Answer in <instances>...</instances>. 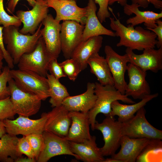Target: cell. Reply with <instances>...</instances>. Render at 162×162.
<instances>
[{
  "label": "cell",
  "instance_id": "cell-13",
  "mask_svg": "<svg viewBox=\"0 0 162 162\" xmlns=\"http://www.w3.org/2000/svg\"><path fill=\"white\" fill-rule=\"evenodd\" d=\"M60 36L61 51L66 59L71 58L74 50L82 41L84 25L74 20L63 21Z\"/></svg>",
  "mask_w": 162,
  "mask_h": 162
},
{
  "label": "cell",
  "instance_id": "cell-35",
  "mask_svg": "<svg viewBox=\"0 0 162 162\" xmlns=\"http://www.w3.org/2000/svg\"><path fill=\"white\" fill-rule=\"evenodd\" d=\"M15 112L10 99V96L0 100V120L12 119Z\"/></svg>",
  "mask_w": 162,
  "mask_h": 162
},
{
  "label": "cell",
  "instance_id": "cell-41",
  "mask_svg": "<svg viewBox=\"0 0 162 162\" xmlns=\"http://www.w3.org/2000/svg\"><path fill=\"white\" fill-rule=\"evenodd\" d=\"M157 26L154 28H146L154 32L157 36V43L156 45L159 48L162 47V21L160 19L156 21Z\"/></svg>",
  "mask_w": 162,
  "mask_h": 162
},
{
  "label": "cell",
  "instance_id": "cell-45",
  "mask_svg": "<svg viewBox=\"0 0 162 162\" xmlns=\"http://www.w3.org/2000/svg\"><path fill=\"white\" fill-rule=\"evenodd\" d=\"M117 2L121 6H124L127 3V0H109V5H111L114 3Z\"/></svg>",
  "mask_w": 162,
  "mask_h": 162
},
{
  "label": "cell",
  "instance_id": "cell-5",
  "mask_svg": "<svg viewBox=\"0 0 162 162\" xmlns=\"http://www.w3.org/2000/svg\"><path fill=\"white\" fill-rule=\"evenodd\" d=\"M144 107L128 121L122 123L121 135L133 138H147L162 139V131L152 126L147 120Z\"/></svg>",
  "mask_w": 162,
  "mask_h": 162
},
{
  "label": "cell",
  "instance_id": "cell-21",
  "mask_svg": "<svg viewBox=\"0 0 162 162\" xmlns=\"http://www.w3.org/2000/svg\"><path fill=\"white\" fill-rule=\"evenodd\" d=\"M95 86V83L88 82L85 92L77 95H70L64 100L62 105L69 111L88 113L94 106L97 99Z\"/></svg>",
  "mask_w": 162,
  "mask_h": 162
},
{
  "label": "cell",
  "instance_id": "cell-3",
  "mask_svg": "<svg viewBox=\"0 0 162 162\" xmlns=\"http://www.w3.org/2000/svg\"><path fill=\"white\" fill-rule=\"evenodd\" d=\"M94 93L97 99L93 107L88 112L92 130H94L97 116L100 113L106 116H110L112 109V103L116 100H120L124 103L133 104L135 102L127 96L122 94L114 85L104 86L99 82L95 83Z\"/></svg>",
  "mask_w": 162,
  "mask_h": 162
},
{
  "label": "cell",
  "instance_id": "cell-44",
  "mask_svg": "<svg viewBox=\"0 0 162 162\" xmlns=\"http://www.w3.org/2000/svg\"><path fill=\"white\" fill-rule=\"evenodd\" d=\"M6 133V128L3 121L0 120V138Z\"/></svg>",
  "mask_w": 162,
  "mask_h": 162
},
{
  "label": "cell",
  "instance_id": "cell-22",
  "mask_svg": "<svg viewBox=\"0 0 162 162\" xmlns=\"http://www.w3.org/2000/svg\"><path fill=\"white\" fill-rule=\"evenodd\" d=\"M86 8L87 14L82 41L92 37L101 35L116 37L114 32L104 27L98 19L96 13L97 7L94 0H88Z\"/></svg>",
  "mask_w": 162,
  "mask_h": 162
},
{
  "label": "cell",
  "instance_id": "cell-8",
  "mask_svg": "<svg viewBox=\"0 0 162 162\" xmlns=\"http://www.w3.org/2000/svg\"><path fill=\"white\" fill-rule=\"evenodd\" d=\"M122 122L116 120L114 117L110 116H106L101 123L96 121L94 129L101 132L104 142L103 146L100 148L103 156H111L115 153L119 147L122 136Z\"/></svg>",
  "mask_w": 162,
  "mask_h": 162
},
{
  "label": "cell",
  "instance_id": "cell-14",
  "mask_svg": "<svg viewBox=\"0 0 162 162\" xmlns=\"http://www.w3.org/2000/svg\"><path fill=\"white\" fill-rule=\"evenodd\" d=\"M42 23L44 27L41 29V37L46 50L52 59L57 58L61 51L60 22L48 14Z\"/></svg>",
  "mask_w": 162,
  "mask_h": 162
},
{
  "label": "cell",
  "instance_id": "cell-4",
  "mask_svg": "<svg viewBox=\"0 0 162 162\" xmlns=\"http://www.w3.org/2000/svg\"><path fill=\"white\" fill-rule=\"evenodd\" d=\"M11 78L22 90L34 94L42 100L49 97V85L46 77L35 72L19 69L10 70Z\"/></svg>",
  "mask_w": 162,
  "mask_h": 162
},
{
  "label": "cell",
  "instance_id": "cell-34",
  "mask_svg": "<svg viewBox=\"0 0 162 162\" xmlns=\"http://www.w3.org/2000/svg\"><path fill=\"white\" fill-rule=\"evenodd\" d=\"M25 136L32 147L37 161L44 145L42 134H32Z\"/></svg>",
  "mask_w": 162,
  "mask_h": 162
},
{
  "label": "cell",
  "instance_id": "cell-26",
  "mask_svg": "<svg viewBox=\"0 0 162 162\" xmlns=\"http://www.w3.org/2000/svg\"><path fill=\"white\" fill-rule=\"evenodd\" d=\"M158 95V93L150 94L145 96L139 102L131 105L122 104L118 100H115L111 104L112 111L110 116L114 117L117 116L119 122L122 123L127 122L133 118L134 114L148 102Z\"/></svg>",
  "mask_w": 162,
  "mask_h": 162
},
{
  "label": "cell",
  "instance_id": "cell-33",
  "mask_svg": "<svg viewBox=\"0 0 162 162\" xmlns=\"http://www.w3.org/2000/svg\"><path fill=\"white\" fill-rule=\"evenodd\" d=\"M4 0H0V25L4 27L13 25L19 27L22 22L16 16L8 14L4 9Z\"/></svg>",
  "mask_w": 162,
  "mask_h": 162
},
{
  "label": "cell",
  "instance_id": "cell-17",
  "mask_svg": "<svg viewBox=\"0 0 162 162\" xmlns=\"http://www.w3.org/2000/svg\"><path fill=\"white\" fill-rule=\"evenodd\" d=\"M143 50L142 54L138 55L132 49L127 48L125 52L128 56L129 63L146 71L149 70L156 73L161 70L162 47L157 50L149 48Z\"/></svg>",
  "mask_w": 162,
  "mask_h": 162
},
{
  "label": "cell",
  "instance_id": "cell-46",
  "mask_svg": "<svg viewBox=\"0 0 162 162\" xmlns=\"http://www.w3.org/2000/svg\"><path fill=\"white\" fill-rule=\"evenodd\" d=\"M4 59L2 52L0 48V74L1 73L3 67V60Z\"/></svg>",
  "mask_w": 162,
  "mask_h": 162
},
{
  "label": "cell",
  "instance_id": "cell-10",
  "mask_svg": "<svg viewBox=\"0 0 162 162\" xmlns=\"http://www.w3.org/2000/svg\"><path fill=\"white\" fill-rule=\"evenodd\" d=\"M42 135L44 145L37 162H47L51 158L61 155H70L79 160V157L71 151L69 141L65 138L46 131Z\"/></svg>",
  "mask_w": 162,
  "mask_h": 162
},
{
  "label": "cell",
  "instance_id": "cell-7",
  "mask_svg": "<svg viewBox=\"0 0 162 162\" xmlns=\"http://www.w3.org/2000/svg\"><path fill=\"white\" fill-rule=\"evenodd\" d=\"M51 59L41 37L34 49L23 54L17 64L19 69L31 71L46 77L48 65Z\"/></svg>",
  "mask_w": 162,
  "mask_h": 162
},
{
  "label": "cell",
  "instance_id": "cell-29",
  "mask_svg": "<svg viewBox=\"0 0 162 162\" xmlns=\"http://www.w3.org/2000/svg\"><path fill=\"white\" fill-rule=\"evenodd\" d=\"M49 85V102L52 107L58 106L62 105L64 100L70 96L66 87L52 75L48 73L46 75Z\"/></svg>",
  "mask_w": 162,
  "mask_h": 162
},
{
  "label": "cell",
  "instance_id": "cell-48",
  "mask_svg": "<svg viewBox=\"0 0 162 162\" xmlns=\"http://www.w3.org/2000/svg\"><path fill=\"white\" fill-rule=\"evenodd\" d=\"M64 0V1H70V0Z\"/></svg>",
  "mask_w": 162,
  "mask_h": 162
},
{
  "label": "cell",
  "instance_id": "cell-25",
  "mask_svg": "<svg viewBox=\"0 0 162 162\" xmlns=\"http://www.w3.org/2000/svg\"><path fill=\"white\" fill-rule=\"evenodd\" d=\"M103 39L101 35L92 37L82 41L75 48L71 58L78 61L82 70L87 67L89 57L94 54L98 53L102 47Z\"/></svg>",
  "mask_w": 162,
  "mask_h": 162
},
{
  "label": "cell",
  "instance_id": "cell-39",
  "mask_svg": "<svg viewBox=\"0 0 162 162\" xmlns=\"http://www.w3.org/2000/svg\"><path fill=\"white\" fill-rule=\"evenodd\" d=\"M3 26H0V48L2 52L4 59L7 63L8 66L10 69H13L14 65L13 59L7 51L4 44L3 37Z\"/></svg>",
  "mask_w": 162,
  "mask_h": 162
},
{
  "label": "cell",
  "instance_id": "cell-16",
  "mask_svg": "<svg viewBox=\"0 0 162 162\" xmlns=\"http://www.w3.org/2000/svg\"><path fill=\"white\" fill-rule=\"evenodd\" d=\"M127 70L129 81L125 91V95L134 99H142L151 94L149 84L146 80V71L130 63L128 64Z\"/></svg>",
  "mask_w": 162,
  "mask_h": 162
},
{
  "label": "cell",
  "instance_id": "cell-20",
  "mask_svg": "<svg viewBox=\"0 0 162 162\" xmlns=\"http://www.w3.org/2000/svg\"><path fill=\"white\" fill-rule=\"evenodd\" d=\"M71 120L68 135L65 138L68 141L80 143L90 139V125L88 113L79 111L69 112Z\"/></svg>",
  "mask_w": 162,
  "mask_h": 162
},
{
  "label": "cell",
  "instance_id": "cell-18",
  "mask_svg": "<svg viewBox=\"0 0 162 162\" xmlns=\"http://www.w3.org/2000/svg\"><path fill=\"white\" fill-rule=\"evenodd\" d=\"M68 111L62 105L54 107L45 113L46 120L44 131L65 138L68 135L71 122Z\"/></svg>",
  "mask_w": 162,
  "mask_h": 162
},
{
  "label": "cell",
  "instance_id": "cell-6",
  "mask_svg": "<svg viewBox=\"0 0 162 162\" xmlns=\"http://www.w3.org/2000/svg\"><path fill=\"white\" fill-rule=\"evenodd\" d=\"M8 83L10 92V100L16 114L28 117L38 112L42 100L38 96L21 90L12 78Z\"/></svg>",
  "mask_w": 162,
  "mask_h": 162
},
{
  "label": "cell",
  "instance_id": "cell-27",
  "mask_svg": "<svg viewBox=\"0 0 162 162\" xmlns=\"http://www.w3.org/2000/svg\"><path fill=\"white\" fill-rule=\"evenodd\" d=\"M88 65L90 68V72L97 78L99 82L102 85H114L113 78L108 63L104 57L98 53L92 55L87 61Z\"/></svg>",
  "mask_w": 162,
  "mask_h": 162
},
{
  "label": "cell",
  "instance_id": "cell-47",
  "mask_svg": "<svg viewBox=\"0 0 162 162\" xmlns=\"http://www.w3.org/2000/svg\"><path fill=\"white\" fill-rule=\"evenodd\" d=\"M103 162H121L120 160L112 158L105 159Z\"/></svg>",
  "mask_w": 162,
  "mask_h": 162
},
{
  "label": "cell",
  "instance_id": "cell-23",
  "mask_svg": "<svg viewBox=\"0 0 162 162\" xmlns=\"http://www.w3.org/2000/svg\"><path fill=\"white\" fill-rule=\"evenodd\" d=\"M96 140V137L92 136L82 142L69 141L71 151L79 157V160L85 162H103L105 158Z\"/></svg>",
  "mask_w": 162,
  "mask_h": 162
},
{
  "label": "cell",
  "instance_id": "cell-24",
  "mask_svg": "<svg viewBox=\"0 0 162 162\" xmlns=\"http://www.w3.org/2000/svg\"><path fill=\"white\" fill-rule=\"evenodd\" d=\"M138 4H126L124 6V13L130 16L133 14L135 15L134 17L129 18L126 21V23L131 26H134L143 23L146 28H154L157 26L156 21L162 17V11L157 13L149 10L142 11L139 8Z\"/></svg>",
  "mask_w": 162,
  "mask_h": 162
},
{
  "label": "cell",
  "instance_id": "cell-36",
  "mask_svg": "<svg viewBox=\"0 0 162 162\" xmlns=\"http://www.w3.org/2000/svg\"><path fill=\"white\" fill-rule=\"evenodd\" d=\"M98 4L99 8L97 15L100 22L102 23L105 21L106 18H110V14L108 10L109 0H94Z\"/></svg>",
  "mask_w": 162,
  "mask_h": 162
},
{
  "label": "cell",
  "instance_id": "cell-11",
  "mask_svg": "<svg viewBox=\"0 0 162 162\" xmlns=\"http://www.w3.org/2000/svg\"><path fill=\"white\" fill-rule=\"evenodd\" d=\"M46 120L45 113L37 119H32L28 117L19 116L16 119H6L3 120L7 133L16 136H26L32 134H42L44 131Z\"/></svg>",
  "mask_w": 162,
  "mask_h": 162
},
{
  "label": "cell",
  "instance_id": "cell-43",
  "mask_svg": "<svg viewBox=\"0 0 162 162\" xmlns=\"http://www.w3.org/2000/svg\"><path fill=\"white\" fill-rule=\"evenodd\" d=\"M36 160L34 158L27 157H23L22 156L17 158L15 162H35Z\"/></svg>",
  "mask_w": 162,
  "mask_h": 162
},
{
  "label": "cell",
  "instance_id": "cell-37",
  "mask_svg": "<svg viewBox=\"0 0 162 162\" xmlns=\"http://www.w3.org/2000/svg\"><path fill=\"white\" fill-rule=\"evenodd\" d=\"M47 69L50 74L58 80L61 78L66 77L59 63L58 62L57 58H52L50 60Z\"/></svg>",
  "mask_w": 162,
  "mask_h": 162
},
{
  "label": "cell",
  "instance_id": "cell-28",
  "mask_svg": "<svg viewBox=\"0 0 162 162\" xmlns=\"http://www.w3.org/2000/svg\"><path fill=\"white\" fill-rule=\"evenodd\" d=\"M0 139V162H15L22 154L17 147L19 138L16 136L6 133Z\"/></svg>",
  "mask_w": 162,
  "mask_h": 162
},
{
  "label": "cell",
  "instance_id": "cell-1",
  "mask_svg": "<svg viewBox=\"0 0 162 162\" xmlns=\"http://www.w3.org/2000/svg\"><path fill=\"white\" fill-rule=\"evenodd\" d=\"M109 18L111 28L115 31L116 36L120 38L117 46H123L138 50L155 47L157 40V36L154 32L140 26L134 28L130 24L126 26L116 17L115 19Z\"/></svg>",
  "mask_w": 162,
  "mask_h": 162
},
{
  "label": "cell",
  "instance_id": "cell-40",
  "mask_svg": "<svg viewBox=\"0 0 162 162\" xmlns=\"http://www.w3.org/2000/svg\"><path fill=\"white\" fill-rule=\"evenodd\" d=\"M132 4H138L140 7L146 8L150 4H152L156 9L162 10V1L161 0H131Z\"/></svg>",
  "mask_w": 162,
  "mask_h": 162
},
{
  "label": "cell",
  "instance_id": "cell-19",
  "mask_svg": "<svg viewBox=\"0 0 162 162\" xmlns=\"http://www.w3.org/2000/svg\"><path fill=\"white\" fill-rule=\"evenodd\" d=\"M150 139L147 138H133L126 136L121 138L120 150L111 158L121 162H135Z\"/></svg>",
  "mask_w": 162,
  "mask_h": 162
},
{
  "label": "cell",
  "instance_id": "cell-2",
  "mask_svg": "<svg viewBox=\"0 0 162 162\" xmlns=\"http://www.w3.org/2000/svg\"><path fill=\"white\" fill-rule=\"evenodd\" d=\"M42 22L32 34H23L19 32L18 27L13 25L3 27V37L6 50L12 58L14 64H17L21 56L32 52L41 37Z\"/></svg>",
  "mask_w": 162,
  "mask_h": 162
},
{
  "label": "cell",
  "instance_id": "cell-31",
  "mask_svg": "<svg viewBox=\"0 0 162 162\" xmlns=\"http://www.w3.org/2000/svg\"><path fill=\"white\" fill-rule=\"evenodd\" d=\"M66 76L74 81L82 70L80 63L75 59L71 58L59 63Z\"/></svg>",
  "mask_w": 162,
  "mask_h": 162
},
{
  "label": "cell",
  "instance_id": "cell-38",
  "mask_svg": "<svg viewBox=\"0 0 162 162\" xmlns=\"http://www.w3.org/2000/svg\"><path fill=\"white\" fill-rule=\"evenodd\" d=\"M17 147L19 151L22 154L26 155L28 158L35 159L32 147L25 136H23L22 138H19Z\"/></svg>",
  "mask_w": 162,
  "mask_h": 162
},
{
  "label": "cell",
  "instance_id": "cell-42",
  "mask_svg": "<svg viewBox=\"0 0 162 162\" xmlns=\"http://www.w3.org/2000/svg\"><path fill=\"white\" fill-rule=\"evenodd\" d=\"M20 0H9L7 5V10L10 14H13L15 11L16 6ZM29 5L33 7L36 3L35 0H26Z\"/></svg>",
  "mask_w": 162,
  "mask_h": 162
},
{
  "label": "cell",
  "instance_id": "cell-9",
  "mask_svg": "<svg viewBox=\"0 0 162 162\" xmlns=\"http://www.w3.org/2000/svg\"><path fill=\"white\" fill-rule=\"evenodd\" d=\"M106 59L112 75L115 88L122 94H125L127 84L124 76L127 70L129 58L127 54L120 55L109 45L104 47Z\"/></svg>",
  "mask_w": 162,
  "mask_h": 162
},
{
  "label": "cell",
  "instance_id": "cell-12",
  "mask_svg": "<svg viewBox=\"0 0 162 162\" xmlns=\"http://www.w3.org/2000/svg\"><path fill=\"white\" fill-rule=\"evenodd\" d=\"M36 3L30 10H18L16 16L23 23L19 32L23 34H33L40 24L48 15L49 7L44 0H35Z\"/></svg>",
  "mask_w": 162,
  "mask_h": 162
},
{
  "label": "cell",
  "instance_id": "cell-32",
  "mask_svg": "<svg viewBox=\"0 0 162 162\" xmlns=\"http://www.w3.org/2000/svg\"><path fill=\"white\" fill-rule=\"evenodd\" d=\"M10 69L7 66L4 67L0 74V100L10 96V92L7 83L12 78L10 74Z\"/></svg>",
  "mask_w": 162,
  "mask_h": 162
},
{
  "label": "cell",
  "instance_id": "cell-30",
  "mask_svg": "<svg viewBox=\"0 0 162 162\" xmlns=\"http://www.w3.org/2000/svg\"><path fill=\"white\" fill-rule=\"evenodd\" d=\"M158 139L149 140L137 158L136 161L162 162V141Z\"/></svg>",
  "mask_w": 162,
  "mask_h": 162
},
{
  "label": "cell",
  "instance_id": "cell-15",
  "mask_svg": "<svg viewBox=\"0 0 162 162\" xmlns=\"http://www.w3.org/2000/svg\"><path fill=\"white\" fill-rule=\"evenodd\" d=\"M48 7L55 10L56 20L61 21L73 20L84 25L85 24L87 10L86 7L81 8L77 4L75 0H44Z\"/></svg>",
  "mask_w": 162,
  "mask_h": 162
}]
</instances>
